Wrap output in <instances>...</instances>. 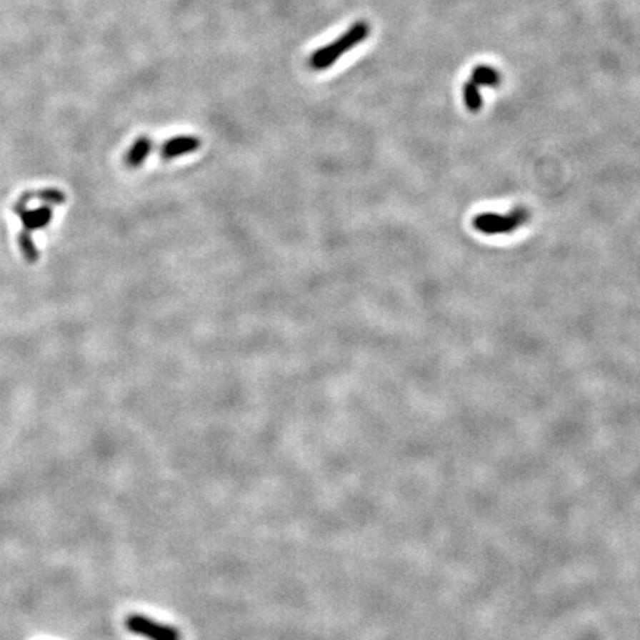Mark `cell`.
Wrapping results in <instances>:
<instances>
[{
    "mask_svg": "<svg viewBox=\"0 0 640 640\" xmlns=\"http://www.w3.org/2000/svg\"><path fill=\"white\" fill-rule=\"evenodd\" d=\"M371 27L366 21H357L354 23L344 34L339 36L335 42L317 49L310 56V67L313 70L322 71L331 67L338 61V58L344 55L346 52L351 51L359 44H362L364 40L369 36Z\"/></svg>",
    "mask_w": 640,
    "mask_h": 640,
    "instance_id": "obj_1",
    "label": "cell"
},
{
    "mask_svg": "<svg viewBox=\"0 0 640 640\" xmlns=\"http://www.w3.org/2000/svg\"><path fill=\"white\" fill-rule=\"evenodd\" d=\"M531 214L526 208L519 206L514 208L507 215H499L495 212H482L473 219V227L482 234H506L522 227Z\"/></svg>",
    "mask_w": 640,
    "mask_h": 640,
    "instance_id": "obj_2",
    "label": "cell"
},
{
    "mask_svg": "<svg viewBox=\"0 0 640 640\" xmlns=\"http://www.w3.org/2000/svg\"><path fill=\"white\" fill-rule=\"evenodd\" d=\"M125 626L131 633L149 640H181V633L174 626L154 621L147 615L132 614L126 618Z\"/></svg>",
    "mask_w": 640,
    "mask_h": 640,
    "instance_id": "obj_3",
    "label": "cell"
},
{
    "mask_svg": "<svg viewBox=\"0 0 640 640\" xmlns=\"http://www.w3.org/2000/svg\"><path fill=\"white\" fill-rule=\"evenodd\" d=\"M202 146V141L194 135H176L172 136L160 147V157L164 160H172L191 154Z\"/></svg>",
    "mask_w": 640,
    "mask_h": 640,
    "instance_id": "obj_4",
    "label": "cell"
},
{
    "mask_svg": "<svg viewBox=\"0 0 640 640\" xmlns=\"http://www.w3.org/2000/svg\"><path fill=\"white\" fill-rule=\"evenodd\" d=\"M153 150V141L149 136H139L136 138L132 147L126 153V165L132 169L141 168V165L146 164V160L151 154Z\"/></svg>",
    "mask_w": 640,
    "mask_h": 640,
    "instance_id": "obj_5",
    "label": "cell"
},
{
    "mask_svg": "<svg viewBox=\"0 0 640 640\" xmlns=\"http://www.w3.org/2000/svg\"><path fill=\"white\" fill-rule=\"evenodd\" d=\"M470 80L477 86L496 88L501 84V74L491 66H477L473 69Z\"/></svg>",
    "mask_w": 640,
    "mask_h": 640,
    "instance_id": "obj_6",
    "label": "cell"
},
{
    "mask_svg": "<svg viewBox=\"0 0 640 640\" xmlns=\"http://www.w3.org/2000/svg\"><path fill=\"white\" fill-rule=\"evenodd\" d=\"M463 96H464L466 107L471 113H477L480 109H482V95H480L479 86L474 82H471V80H469V82L464 84Z\"/></svg>",
    "mask_w": 640,
    "mask_h": 640,
    "instance_id": "obj_7",
    "label": "cell"
}]
</instances>
